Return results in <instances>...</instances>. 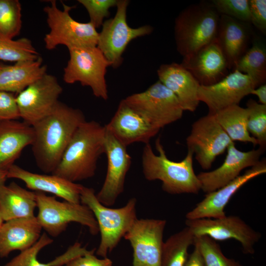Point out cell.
I'll use <instances>...</instances> for the list:
<instances>
[{"instance_id": "cell-1", "label": "cell", "mask_w": 266, "mask_h": 266, "mask_svg": "<svg viewBox=\"0 0 266 266\" xmlns=\"http://www.w3.org/2000/svg\"><path fill=\"white\" fill-rule=\"evenodd\" d=\"M85 121L81 110L59 101L50 114L33 126L32 150L40 170L46 173L54 171L75 132Z\"/></svg>"}, {"instance_id": "cell-2", "label": "cell", "mask_w": 266, "mask_h": 266, "mask_svg": "<svg viewBox=\"0 0 266 266\" xmlns=\"http://www.w3.org/2000/svg\"><path fill=\"white\" fill-rule=\"evenodd\" d=\"M105 126L85 121L77 129L58 166L51 173L76 183L93 177L104 153Z\"/></svg>"}, {"instance_id": "cell-3", "label": "cell", "mask_w": 266, "mask_h": 266, "mask_svg": "<svg viewBox=\"0 0 266 266\" xmlns=\"http://www.w3.org/2000/svg\"><path fill=\"white\" fill-rule=\"evenodd\" d=\"M155 147L158 155L150 143L143 148L142 166L145 178L149 181H161L162 189L170 194H198L201 184L194 170L193 153L188 150L183 160L174 162L167 158L160 137L155 141Z\"/></svg>"}, {"instance_id": "cell-4", "label": "cell", "mask_w": 266, "mask_h": 266, "mask_svg": "<svg viewBox=\"0 0 266 266\" xmlns=\"http://www.w3.org/2000/svg\"><path fill=\"white\" fill-rule=\"evenodd\" d=\"M220 17L210 2L193 4L181 11L174 29L176 49L183 58L216 38Z\"/></svg>"}, {"instance_id": "cell-5", "label": "cell", "mask_w": 266, "mask_h": 266, "mask_svg": "<svg viewBox=\"0 0 266 266\" xmlns=\"http://www.w3.org/2000/svg\"><path fill=\"white\" fill-rule=\"evenodd\" d=\"M80 203L93 212L100 233V241L96 251L97 255L106 257L118 244L136 220L134 198L130 199L124 206L111 208L101 204L95 190L83 186L80 196Z\"/></svg>"}, {"instance_id": "cell-6", "label": "cell", "mask_w": 266, "mask_h": 266, "mask_svg": "<svg viewBox=\"0 0 266 266\" xmlns=\"http://www.w3.org/2000/svg\"><path fill=\"white\" fill-rule=\"evenodd\" d=\"M63 9L57 6L56 0L44 7L43 11L47 15V23L50 29L45 35V47L48 50L58 46H66L68 50L79 47L96 46L99 33L90 22L82 23L75 20L70 11L74 6L63 3Z\"/></svg>"}, {"instance_id": "cell-7", "label": "cell", "mask_w": 266, "mask_h": 266, "mask_svg": "<svg viewBox=\"0 0 266 266\" xmlns=\"http://www.w3.org/2000/svg\"><path fill=\"white\" fill-rule=\"evenodd\" d=\"M35 192L36 207L38 210L36 218L42 229L51 236H59L71 222L87 227L93 235L99 233L97 220L86 205L66 200L60 201L54 196H49L42 192Z\"/></svg>"}, {"instance_id": "cell-8", "label": "cell", "mask_w": 266, "mask_h": 266, "mask_svg": "<svg viewBox=\"0 0 266 266\" xmlns=\"http://www.w3.org/2000/svg\"><path fill=\"white\" fill-rule=\"evenodd\" d=\"M69 59L64 69L63 79L67 84L79 82L89 87L97 98H108L105 79L110 63L96 46L68 49Z\"/></svg>"}, {"instance_id": "cell-9", "label": "cell", "mask_w": 266, "mask_h": 266, "mask_svg": "<svg viewBox=\"0 0 266 266\" xmlns=\"http://www.w3.org/2000/svg\"><path fill=\"white\" fill-rule=\"evenodd\" d=\"M129 3L128 0H118L115 16L103 22L99 33L97 46L115 69L121 65L123 54L130 42L153 31L150 25L133 28L128 25L127 11Z\"/></svg>"}, {"instance_id": "cell-10", "label": "cell", "mask_w": 266, "mask_h": 266, "mask_svg": "<svg viewBox=\"0 0 266 266\" xmlns=\"http://www.w3.org/2000/svg\"><path fill=\"white\" fill-rule=\"evenodd\" d=\"M123 100L160 130L181 119L184 112L175 95L159 80Z\"/></svg>"}, {"instance_id": "cell-11", "label": "cell", "mask_w": 266, "mask_h": 266, "mask_svg": "<svg viewBox=\"0 0 266 266\" xmlns=\"http://www.w3.org/2000/svg\"><path fill=\"white\" fill-rule=\"evenodd\" d=\"M62 92L57 78L46 73L15 96L20 118L33 126L52 112Z\"/></svg>"}, {"instance_id": "cell-12", "label": "cell", "mask_w": 266, "mask_h": 266, "mask_svg": "<svg viewBox=\"0 0 266 266\" xmlns=\"http://www.w3.org/2000/svg\"><path fill=\"white\" fill-rule=\"evenodd\" d=\"M233 141L222 129L214 114L208 113L192 125L186 138L191 151L203 169L211 168L215 159L222 154Z\"/></svg>"}, {"instance_id": "cell-13", "label": "cell", "mask_w": 266, "mask_h": 266, "mask_svg": "<svg viewBox=\"0 0 266 266\" xmlns=\"http://www.w3.org/2000/svg\"><path fill=\"white\" fill-rule=\"evenodd\" d=\"M185 224L195 236L206 235L216 241L230 239L237 240L247 254L254 253V246L261 237L259 232L236 216H226L218 219H186Z\"/></svg>"}, {"instance_id": "cell-14", "label": "cell", "mask_w": 266, "mask_h": 266, "mask_svg": "<svg viewBox=\"0 0 266 266\" xmlns=\"http://www.w3.org/2000/svg\"><path fill=\"white\" fill-rule=\"evenodd\" d=\"M165 220L136 219L124 236L133 250V266H161Z\"/></svg>"}, {"instance_id": "cell-15", "label": "cell", "mask_w": 266, "mask_h": 266, "mask_svg": "<svg viewBox=\"0 0 266 266\" xmlns=\"http://www.w3.org/2000/svg\"><path fill=\"white\" fill-rule=\"evenodd\" d=\"M259 86L248 75L234 69L215 84L200 85L198 99L200 101L206 104L209 114H214L228 107L239 105L244 97L251 94Z\"/></svg>"}, {"instance_id": "cell-16", "label": "cell", "mask_w": 266, "mask_h": 266, "mask_svg": "<svg viewBox=\"0 0 266 266\" xmlns=\"http://www.w3.org/2000/svg\"><path fill=\"white\" fill-rule=\"evenodd\" d=\"M104 149L107 159V173L96 197L101 204L109 207L115 203L124 191L126 176L130 168L132 159L127 147L106 128Z\"/></svg>"}, {"instance_id": "cell-17", "label": "cell", "mask_w": 266, "mask_h": 266, "mask_svg": "<svg viewBox=\"0 0 266 266\" xmlns=\"http://www.w3.org/2000/svg\"><path fill=\"white\" fill-rule=\"evenodd\" d=\"M226 158L222 165L209 172H201L197 177L201 190L206 194L225 186L239 175L245 168L256 165L264 150L259 148L248 151H241L235 146L234 142L229 146Z\"/></svg>"}, {"instance_id": "cell-18", "label": "cell", "mask_w": 266, "mask_h": 266, "mask_svg": "<svg viewBox=\"0 0 266 266\" xmlns=\"http://www.w3.org/2000/svg\"><path fill=\"white\" fill-rule=\"evenodd\" d=\"M266 173V160L260 161L225 186L207 193L205 198L187 213L186 219H218L225 217V208L233 195L247 182Z\"/></svg>"}, {"instance_id": "cell-19", "label": "cell", "mask_w": 266, "mask_h": 266, "mask_svg": "<svg viewBox=\"0 0 266 266\" xmlns=\"http://www.w3.org/2000/svg\"><path fill=\"white\" fill-rule=\"evenodd\" d=\"M105 127L126 147L135 142L149 143L160 130L123 100Z\"/></svg>"}, {"instance_id": "cell-20", "label": "cell", "mask_w": 266, "mask_h": 266, "mask_svg": "<svg viewBox=\"0 0 266 266\" xmlns=\"http://www.w3.org/2000/svg\"><path fill=\"white\" fill-rule=\"evenodd\" d=\"M181 65L201 86L215 84L228 75L227 62L216 38L192 55L183 58Z\"/></svg>"}, {"instance_id": "cell-21", "label": "cell", "mask_w": 266, "mask_h": 266, "mask_svg": "<svg viewBox=\"0 0 266 266\" xmlns=\"http://www.w3.org/2000/svg\"><path fill=\"white\" fill-rule=\"evenodd\" d=\"M7 177L20 180L28 189L35 192L51 193L66 201L80 203L83 186L59 176L33 173L14 164L7 170Z\"/></svg>"}, {"instance_id": "cell-22", "label": "cell", "mask_w": 266, "mask_h": 266, "mask_svg": "<svg viewBox=\"0 0 266 266\" xmlns=\"http://www.w3.org/2000/svg\"><path fill=\"white\" fill-rule=\"evenodd\" d=\"M159 80L177 97L184 111H195L200 103V84L181 64L161 65L157 70Z\"/></svg>"}, {"instance_id": "cell-23", "label": "cell", "mask_w": 266, "mask_h": 266, "mask_svg": "<svg viewBox=\"0 0 266 266\" xmlns=\"http://www.w3.org/2000/svg\"><path fill=\"white\" fill-rule=\"evenodd\" d=\"M42 228L36 217L9 220L0 229V257H7L13 251L22 252L34 245Z\"/></svg>"}, {"instance_id": "cell-24", "label": "cell", "mask_w": 266, "mask_h": 266, "mask_svg": "<svg viewBox=\"0 0 266 266\" xmlns=\"http://www.w3.org/2000/svg\"><path fill=\"white\" fill-rule=\"evenodd\" d=\"M34 138L33 127L23 121L0 122V169L7 171Z\"/></svg>"}, {"instance_id": "cell-25", "label": "cell", "mask_w": 266, "mask_h": 266, "mask_svg": "<svg viewBox=\"0 0 266 266\" xmlns=\"http://www.w3.org/2000/svg\"><path fill=\"white\" fill-rule=\"evenodd\" d=\"M248 24L220 15L216 39L225 56L228 69H233L246 51L251 35Z\"/></svg>"}, {"instance_id": "cell-26", "label": "cell", "mask_w": 266, "mask_h": 266, "mask_svg": "<svg viewBox=\"0 0 266 266\" xmlns=\"http://www.w3.org/2000/svg\"><path fill=\"white\" fill-rule=\"evenodd\" d=\"M42 58L0 66V91L16 94L22 92L47 72Z\"/></svg>"}, {"instance_id": "cell-27", "label": "cell", "mask_w": 266, "mask_h": 266, "mask_svg": "<svg viewBox=\"0 0 266 266\" xmlns=\"http://www.w3.org/2000/svg\"><path fill=\"white\" fill-rule=\"evenodd\" d=\"M36 195L15 182L0 186V215L3 221L35 216Z\"/></svg>"}, {"instance_id": "cell-28", "label": "cell", "mask_w": 266, "mask_h": 266, "mask_svg": "<svg viewBox=\"0 0 266 266\" xmlns=\"http://www.w3.org/2000/svg\"><path fill=\"white\" fill-rule=\"evenodd\" d=\"M53 239L46 233L41 235L38 241L30 248L21 252L17 256L3 266H62L71 260L88 253V250L79 242L70 246L63 254L47 263H40L37 259V255L44 247L51 244Z\"/></svg>"}, {"instance_id": "cell-29", "label": "cell", "mask_w": 266, "mask_h": 266, "mask_svg": "<svg viewBox=\"0 0 266 266\" xmlns=\"http://www.w3.org/2000/svg\"><path fill=\"white\" fill-rule=\"evenodd\" d=\"M216 120L234 142L238 141L258 145L257 140L249 133L247 128L248 111L239 105L225 108L214 114Z\"/></svg>"}, {"instance_id": "cell-30", "label": "cell", "mask_w": 266, "mask_h": 266, "mask_svg": "<svg viewBox=\"0 0 266 266\" xmlns=\"http://www.w3.org/2000/svg\"><path fill=\"white\" fill-rule=\"evenodd\" d=\"M195 236L186 226L164 242L161 266H184L189 256L188 250L194 245Z\"/></svg>"}, {"instance_id": "cell-31", "label": "cell", "mask_w": 266, "mask_h": 266, "mask_svg": "<svg viewBox=\"0 0 266 266\" xmlns=\"http://www.w3.org/2000/svg\"><path fill=\"white\" fill-rule=\"evenodd\" d=\"M234 69L247 74L261 85L266 80V46L259 37H254L251 47L236 64Z\"/></svg>"}, {"instance_id": "cell-32", "label": "cell", "mask_w": 266, "mask_h": 266, "mask_svg": "<svg viewBox=\"0 0 266 266\" xmlns=\"http://www.w3.org/2000/svg\"><path fill=\"white\" fill-rule=\"evenodd\" d=\"M40 57L29 38L14 40L0 34V61L17 63Z\"/></svg>"}, {"instance_id": "cell-33", "label": "cell", "mask_w": 266, "mask_h": 266, "mask_svg": "<svg viewBox=\"0 0 266 266\" xmlns=\"http://www.w3.org/2000/svg\"><path fill=\"white\" fill-rule=\"evenodd\" d=\"M22 6L18 0H0V34L9 38L20 34Z\"/></svg>"}, {"instance_id": "cell-34", "label": "cell", "mask_w": 266, "mask_h": 266, "mask_svg": "<svg viewBox=\"0 0 266 266\" xmlns=\"http://www.w3.org/2000/svg\"><path fill=\"white\" fill-rule=\"evenodd\" d=\"M246 106L247 130L257 140L259 148L264 150L266 145V105L250 99Z\"/></svg>"}, {"instance_id": "cell-35", "label": "cell", "mask_w": 266, "mask_h": 266, "mask_svg": "<svg viewBox=\"0 0 266 266\" xmlns=\"http://www.w3.org/2000/svg\"><path fill=\"white\" fill-rule=\"evenodd\" d=\"M204 266H242L233 259L227 258L216 241L206 235L195 236Z\"/></svg>"}, {"instance_id": "cell-36", "label": "cell", "mask_w": 266, "mask_h": 266, "mask_svg": "<svg viewBox=\"0 0 266 266\" xmlns=\"http://www.w3.org/2000/svg\"><path fill=\"white\" fill-rule=\"evenodd\" d=\"M210 3L220 15L251 23L248 0H213Z\"/></svg>"}, {"instance_id": "cell-37", "label": "cell", "mask_w": 266, "mask_h": 266, "mask_svg": "<svg viewBox=\"0 0 266 266\" xmlns=\"http://www.w3.org/2000/svg\"><path fill=\"white\" fill-rule=\"evenodd\" d=\"M118 0H78L87 11L90 21L97 29L110 15L109 9L116 6Z\"/></svg>"}, {"instance_id": "cell-38", "label": "cell", "mask_w": 266, "mask_h": 266, "mask_svg": "<svg viewBox=\"0 0 266 266\" xmlns=\"http://www.w3.org/2000/svg\"><path fill=\"white\" fill-rule=\"evenodd\" d=\"M19 118H20L14 94L0 91V122Z\"/></svg>"}, {"instance_id": "cell-39", "label": "cell", "mask_w": 266, "mask_h": 266, "mask_svg": "<svg viewBox=\"0 0 266 266\" xmlns=\"http://www.w3.org/2000/svg\"><path fill=\"white\" fill-rule=\"evenodd\" d=\"M251 23L263 34L266 33V0H249Z\"/></svg>"}, {"instance_id": "cell-40", "label": "cell", "mask_w": 266, "mask_h": 266, "mask_svg": "<svg viewBox=\"0 0 266 266\" xmlns=\"http://www.w3.org/2000/svg\"><path fill=\"white\" fill-rule=\"evenodd\" d=\"M96 249L91 250L88 253L76 257L65 265L66 266H112V261L107 257L99 259L94 255Z\"/></svg>"}, {"instance_id": "cell-41", "label": "cell", "mask_w": 266, "mask_h": 266, "mask_svg": "<svg viewBox=\"0 0 266 266\" xmlns=\"http://www.w3.org/2000/svg\"><path fill=\"white\" fill-rule=\"evenodd\" d=\"M194 249L189 255L184 266H204L203 260L198 245L194 242Z\"/></svg>"}, {"instance_id": "cell-42", "label": "cell", "mask_w": 266, "mask_h": 266, "mask_svg": "<svg viewBox=\"0 0 266 266\" xmlns=\"http://www.w3.org/2000/svg\"><path fill=\"white\" fill-rule=\"evenodd\" d=\"M251 94L258 97L259 103L266 105V85L265 83L254 89Z\"/></svg>"}, {"instance_id": "cell-43", "label": "cell", "mask_w": 266, "mask_h": 266, "mask_svg": "<svg viewBox=\"0 0 266 266\" xmlns=\"http://www.w3.org/2000/svg\"><path fill=\"white\" fill-rule=\"evenodd\" d=\"M7 179V171L0 169V186L5 184Z\"/></svg>"}, {"instance_id": "cell-44", "label": "cell", "mask_w": 266, "mask_h": 266, "mask_svg": "<svg viewBox=\"0 0 266 266\" xmlns=\"http://www.w3.org/2000/svg\"><path fill=\"white\" fill-rule=\"evenodd\" d=\"M3 221H4L3 220V219H2L0 215V229L3 224Z\"/></svg>"}, {"instance_id": "cell-45", "label": "cell", "mask_w": 266, "mask_h": 266, "mask_svg": "<svg viewBox=\"0 0 266 266\" xmlns=\"http://www.w3.org/2000/svg\"><path fill=\"white\" fill-rule=\"evenodd\" d=\"M1 64H2V63L0 62V65H1Z\"/></svg>"}]
</instances>
